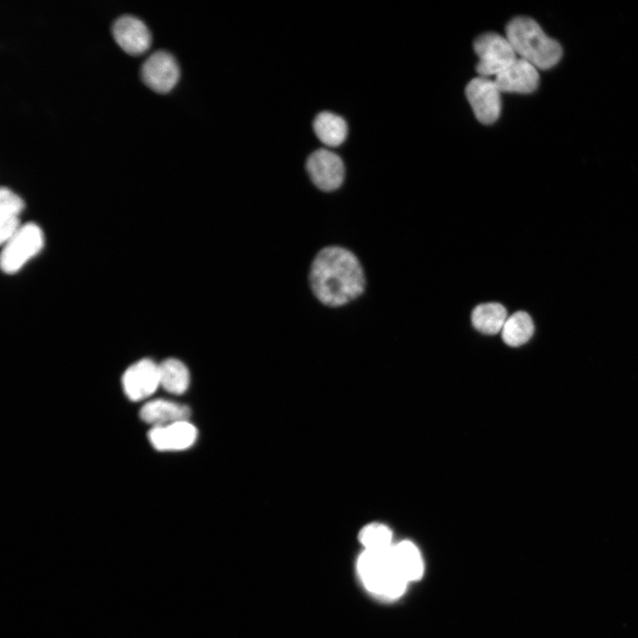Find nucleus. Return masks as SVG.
Masks as SVG:
<instances>
[{
  "instance_id": "nucleus-1",
  "label": "nucleus",
  "mask_w": 638,
  "mask_h": 638,
  "mask_svg": "<svg viewBox=\"0 0 638 638\" xmlns=\"http://www.w3.org/2000/svg\"><path fill=\"white\" fill-rule=\"evenodd\" d=\"M315 296L324 305H345L364 291L365 277L356 256L340 246H327L315 255L309 271Z\"/></svg>"
},
{
  "instance_id": "nucleus-2",
  "label": "nucleus",
  "mask_w": 638,
  "mask_h": 638,
  "mask_svg": "<svg viewBox=\"0 0 638 638\" xmlns=\"http://www.w3.org/2000/svg\"><path fill=\"white\" fill-rule=\"evenodd\" d=\"M505 33L517 56L537 69L551 68L562 58L563 51L558 42L549 37L531 18L512 19L507 24Z\"/></svg>"
},
{
  "instance_id": "nucleus-3",
  "label": "nucleus",
  "mask_w": 638,
  "mask_h": 638,
  "mask_svg": "<svg viewBox=\"0 0 638 638\" xmlns=\"http://www.w3.org/2000/svg\"><path fill=\"white\" fill-rule=\"evenodd\" d=\"M391 549L382 551L363 549L356 561V572L363 587L370 594L385 599L398 598L408 584L400 573Z\"/></svg>"
},
{
  "instance_id": "nucleus-4",
  "label": "nucleus",
  "mask_w": 638,
  "mask_h": 638,
  "mask_svg": "<svg viewBox=\"0 0 638 638\" xmlns=\"http://www.w3.org/2000/svg\"><path fill=\"white\" fill-rule=\"evenodd\" d=\"M43 233L35 223L29 222L20 228L6 242L1 253V268L7 274L19 270L43 247Z\"/></svg>"
},
{
  "instance_id": "nucleus-5",
  "label": "nucleus",
  "mask_w": 638,
  "mask_h": 638,
  "mask_svg": "<svg viewBox=\"0 0 638 638\" xmlns=\"http://www.w3.org/2000/svg\"><path fill=\"white\" fill-rule=\"evenodd\" d=\"M473 48L478 57L476 70L481 77L497 76L517 58L507 37L494 32L478 35Z\"/></svg>"
},
{
  "instance_id": "nucleus-6",
  "label": "nucleus",
  "mask_w": 638,
  "mask_h": 638,
  "mask_svg": "<svg viewBox=\"0 0 638 638\" xmlns=\"http://www.w3.org/2000/svg\"><path fill=\"white\" fill-rule=\"evenodd\" d=\"M465 94L478 121L491 124L498 119L502 108L501 90L494 80L474 78L467 84Z\"/></svg>"
},
{
  "instance_id": "nucleus-7",
  "label": "nucleus",
  "mask_w": 638,
  "mask_h": 638,
  "mask_svg": "<svg viewBox=\"0 0 638 638\" xmlns=\"http://www.w3.org/2000/svg\"><path fill=\"white\" fill-rule=\"evenodd\" d=\"M306 167L313 183L323 191H332L343 183V161L338 154L330 150L315 151L307 158Z\"/></svg>"
},
{
  "instance_id": "nucleus-8",
  "label": "nucleus",
  "mask_w": 638,
  "mask_h": 638,
  "mask_svg": "<svg viewBox=\"0 0 638 638\" xmlns=\"http://www.w3.org/2000/svg\"><path fill=\"white\" fill-rule=\"evenodd\" d=\"M143 82L152 90L165 93L169 91L179 78V66L172 54L159 50L150 54L140 69Z\"/></svg>"
},
{
  "instance_id": "nucleus-9",
  "label": "nucleus",
  "mask_w": 638,
  "mask_h": 638,
  "mask_svg": "<svg viewBox=\"0 0 638 638\" xmlns=\"http://www.w3.org/2000/svg\"><path fill=\"white\" fill-rule=\"evenodd\" d=\"M160 385L159 364L150 359L136 362L122 376L124 393L133 401L151 396Z\"/></svg>"
},
{
  "instance_id": "nucleus-10",
  "label": "nucleus",
  "mask_w": 638,
  "mask_h": 638,
  "mask_svg": "<svg viewBox=\"0 0 638 638\" xmlns=\"http://www.w3.org/2000/svg\"><path fill=\"white\" fill-rule=\"evenodd\" d=\"M112 34L117 44L130 55L144 52L151 43V34L146 25L130 14L121 15L113 21Z\"/></svg>"
},
{
  "instance_id": "nucleus-11",
  "label": "nucleus",
  "mask_w": 638,
  "mask_h": 638,
  "mask_svg": "<svg viewBox=\"0 0 638 638\" xmlns=\"http://www.w3.org/2000/svg\"><path fill=\"white\" fill-rule=\"evenodd\" d=\"M148 436L151 444L157 450L178 451L194 444L198 437V430L188 420H183L164 426L152 427Z\"/></svg>"
},
{
  "instance_id": "nucleus-12",
  "label": "nucleus",
  "mask_w": 638,
  "mask_h": 638,
  "mask_svg": "<svg viewBox=\"0 0 638 638\" xmlns=\"http://www.w3.org/2000/svg\"><path fill=\"white\" fill-rule=\"evenodd\" d=\"M538 69L529 62L517 58L507 68L494 77L501 92L531 93L539 85Z\"/></svg>"
},
{
  "instance_id": "nucleus-13",
  "label": "nucleus",
  "mask_w": 638,
  "mask_h": 638,
  "mask_svg": "<svg viewBox=\"0 0 638 638\" xmlns=\"http://www.w3.org/2000/svg\"><path fill=\"white\" fill-rule=\"evenodd\" d=\"M189 407L171 401L156 399L145 403L140 410V417L152 427L167 425L178 421L188 420Z\"/></svg>"
},
{
  "instance_id": "nucleus-14",
  "label": "nucleus",
  "mask_w": 638,
  "mask_h": 638,
  "mask_svg": "<svg viewBox=\"0 0 638 638\" xmlns=\"http://www.w3.org/2000/svg\"><path fill=\"white\" fill-rule=\"evenodd\" d=\"M391 554L400 573L408 583L421 579L424 569V560L413 541L404 540L394 543Z\"/></svg>"
},
{
  "instance_id": "nucleus-15",
  "label": "nucleus",
  "mask_w": 638,
  "mask_h": 638,
  "mask_svg": "<svg viewBox=\"0 0 638 638\" xmlns=\"http://www.w3.org/2000/svg\"><path fill=\"white\" fill-rule=\"evenodd\" d=\"M24 208L22 198L7 187L0 190V238L6 242L20 228L19 215Z\"/></svg>"
},
{
  "instance_id": "nucleus-16",
  "label": "nucleus",
  "mask_w": 638,
  "mask_h": 638,
  "mask_svg": "<svg viewBox=\"0 0 638 638\" xmlns=\"http://www.w3.org/2000/svg\"><path fill=\"white\" fill-rule=\"evenodd\" d=\"M507 318L506 308L497 302L479 304L471 313L473 327L486 335H494L502 331Z\"/></svg>"
},
{
  "instance_id": "nucleus-17",
  "label": "nucleus",
  "mask_w": 638,
  "mask_h": 638,
  "mask_svg": "<svg viewBox=\"0 0 638 638\" xmlns=\"http://www.w3.org/2000/svg\"><path fill=\"white\" fill-rule=\"evenodd\" d=\"M313 128L319 140L330 147L340 145L347 136L346 121L331 112L318 113L314 120Z\"/></svg>"
},
{
  "instance_id": "nucleus-18",
  "label": "nucleus",
  "mask_w": 638,
  "mask_h": 638,
  "mask_svg": "<svg viewBox=\"0 0 638 638\" xmlns=\"http://www.w3.org/2000/svg\"><path fill=\"white\" fill-rule=\"evenodd\" d=\"M160 384L173 394L183 393L190 385V372L186 365L175 358H169L159 364Z\"/></svg>"
},
{
  "instance_id": "nucleus-19",
  "label": "nucleus",
  "mask_w": 638,
  "mask_h": 638,
  "mask_svg": "<svg viewBox=\"0 0 638 638\" xmlns=\"http://www.w3.org/2000/svg\"><path fill=\"white\" fill-rule=\"evenodd\" d=\"M534 326L531 316L518 311L509 316L501 331L504 343L510 346L525 344L533 336Z\"/></svg>"
},
{
  "instance_id": "nucleus-20",
  "label": "nucleus",
  "mask_w": 638,
  "mask_h": 638,
  "mask_svg": "<svg viewBox=\"0 0 638 638\" xmlns=\"http://www.w3.org/2000/svg\"><path fill=\"white\" fill-rule=\"evenodd\" d=\"M358 540L365 550H388L394 544L391 528L378 522L364 525L359 532Z\"/></svg>"
}]
</instances>
